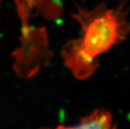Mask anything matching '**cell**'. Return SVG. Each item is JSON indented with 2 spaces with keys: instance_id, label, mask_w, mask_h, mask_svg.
<instances>
[{
  "instance_id": "1",
  "label": "cell",
  "mask_w": 130,
  "mask_h": 129,
  "mask_svg": "<svg viewBox=\"0 0 130 129\" xmlns=\"http://www.w3.org/2000/svg\"><path fill=\"white\" fill-rule=\"evenodd\" d=\"M130 33V24L121 9L101 8L92 13L85 27L82 58L92 71L95 57L122 42Z\"/></svg>"
},
{
  "instance_id": "2",
  "label": "cell",
  "mask_w": 130,
  "mask_h": 129,
  "mask_svg": "<svg viewBox=\"0 0 130 129\" xmlns=\"http://www.w3.org/2000/svg\"><path fill=\"white\" fill-rule=\"evenodd\" d=\"M71 128H112V116L107 110L96 109L88 116L83 117L76 126L68 127Z\"/></svg>"
},
{
  "instance_id": "3",
  "label": "cell",
  "mask_w": 130,
  "mask_h": 129,
  "mask_svg": "<svg viewBox=\"0 0 130 129\" xmlns=\"http://www.w3.org/2000/svg\"><path fill=\"white\" fill-rule=\"evenodd\" d=\"M35 1H36V0H27V2H29V4H34V2H35Z\"/></svg>"
}]
</instances>
